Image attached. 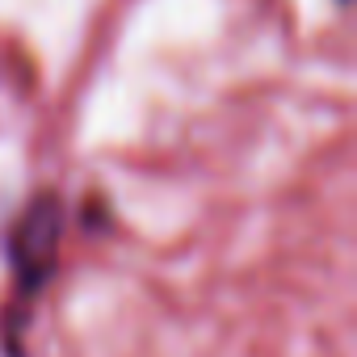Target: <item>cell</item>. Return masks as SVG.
Segmentation results:
<instances>
[{"instance_id": "cell-1", "label": "cell", "mask_w": 357, "mask_h": 357, "mask_svg": "<svg viewBox=\"0 0 357 357\" xmlns=\"http://www.w3.org/2000/svg\"><path fill=\"white\" fill-rule=\"evenodd\" d=\"M59 236H63V202L59 194H38L30 198V206L17 215L13 231H9V265H13V282L22 298H34L55 265H59Z\"/></svg>"}]
</instances>
